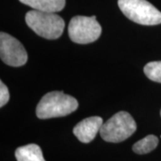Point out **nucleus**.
Listing matches in <instances>:
<instances>
[{"mask_svg":"<svg viewBox=\"0 0 161 161\" xmlns=\"http://www.w3.org/2000/svg\"><path fill=\"white\" fill-rule=\"evenodd\" d=\"M78 108V101L63 92H51L44 95L37 106L36 115L40 119L65 116Z\"/></svg>","mask_w":161,"mask_h":161,"instance_id":"1","label":"nucleus"},{"mask_svg":"<svg viewBox=\"0 0 161 161\" xmlns=\"http://www.w3.org/2000/svg\"><path fill=\"white\" fill-rule=\"evenodd\" d=\"M25 22L31 29L47 40H57L63 34L64 21L56 13L31 10L25 15Z\"/></svg>","mask_w":161,"mask_h":161,"instance_id":"2","label":"nucleus"},{"mask_svg":"<svg viewBox=\"0 0 161 161\" xmlns=\"http://www.w3.org/2000/svg\"><path fill=\"white\" fill-rule=\"evenodd\" d=\"M137 129V125L129 113L121 111L104 123L99 134L108 142H121L132 136Z\"/></svg>","mask_w":161,"mask_h":161,"instance_id":"3","label":"nucleus"},{"mask_svg":"<svg viewBox=\"0 0 161 161\" xmlns=\"http://www.w3.org/2000/svg\"><path fill=\"white\" fill-rule=\"evenodd\" d=\"M118 6L134 23L149 26L161 23V12L147 0H118Z\"/></svg>","mask_w":161,"mask_h":161,"instance_id":"4","label":"nucleus"},{"mask_svg":"<svg viewBox=\"0 0 161 161\" xmlns=\"http://www.w3.org/2000/svg\"><path fill=\"white\" fill-rule=\"evenodd\" d=\"M101 26L96 16L77 15L71 19L68 25V35L72 41L78 44H88L98 40L101 35Z\"/></svg>","mask_w":161,"mask_h":161,"instance_id":"5","label":"nucleus"},{"mask_svg":"<svg viewBox=\"0 0 161 161\" xmlns=\"http://www.w3.org/2000/svg\"><path fill=\"white\" fill-rule=\"evenodd\" d=\"M0 57L4 63L13 67L23 66L28 60L23 44L6 32L0 33Z\"/></svg>","mask_w":161,"mask_h":161,"instance_id":"6","label":"nucleus"},{"mask_svg":"<svg viewBox=\"0 0 161 161\" xmlns=\"http://www.w3.org/2000/svg\"><path fill=\"white\" fill-rule=\"evenodd\" d=\"M103 125V120L99 116H91L78 123L74 128V134L77 139L83 142L89 143L94 140L97 133L100 132Z\"/></svg>","mask_w":161,"mask_h":161,"instance_id":"7","label":"nucleus"},{"mask_svg":"<svg viewBox=\"0 0 161 161\" xmlns=\"http://www.w3.org/2000/svg\"><path fill=\"white\" fill-rule=\"evenodd\" d=\"M26 6H31L33 10L57 13L63 10L65 0H19Z\"/></svg>","mask_w":161,"mask_h":161,"instance_id":"8","label":"nucleus"},{"mask_svg":"<svg viewBox=\"0 0 161 161\" xmlns=\"http://www.w3.org/2000/svg\"><path fill=\"white\" fill-rule=\"evenodd\" d=\"M17 161H46L42 154V150L37 144H28L19 147L15 150Z\"/></svg>","mask_w":161,"mask_h":161,"instance_id":"9","label":"nucleus"},{"mask_svg":"<svg viewBox=\"0 0 161 161\" xmlns=\"http://www.w3.org/2000/svg\"><path fill=\"white\" fill-rule=\"evenodd\" d=\"M158 144V138L155 135H148L133 144L132 150L137 154H147L154 150Z\"/></svg>","mask_w":161,"mask_h":161,"instance_id":"10","label":"nucleus"},{"mask_svg":"<svg viewBox=\"0 0 161 161\" xmlns=\"http://www.w3.org/2000/svg\"><path fill=\"white\" fill-rule=\"evenodd\" d=\"M144 74L150 80L161 83V61H153L144 66Z\"/></svg>","mask_w":161,"mask_h":161,"instance_id":"11","label":"nucleus"},{"mask_svg":"<svg viewBox=\"0 0 161 161\" xmlns=\"http://www.w3.org/2000/svg\"><path fill=\"white\" fill-rule=\"evenodd\" d=\"M10 98V94L6 85L1 80L0 81V107H4Z\"/></svg>","mask_w":161,"mask_h":161,"instance_id":"12","label":"nucleus"},{"mask_svg":"<svg viewBox=\"0 0 161 161\" xmlns=\"http://www.w3.org/2000/svg\"><path fill=\"white\" fill-rule=\"evenodd\" d=\"M160 115H161V111H160Z\"/></svg>","mask_w":161,"mask_h":161,"instance_id":"13","label":"nucleus"}]
</instances>
